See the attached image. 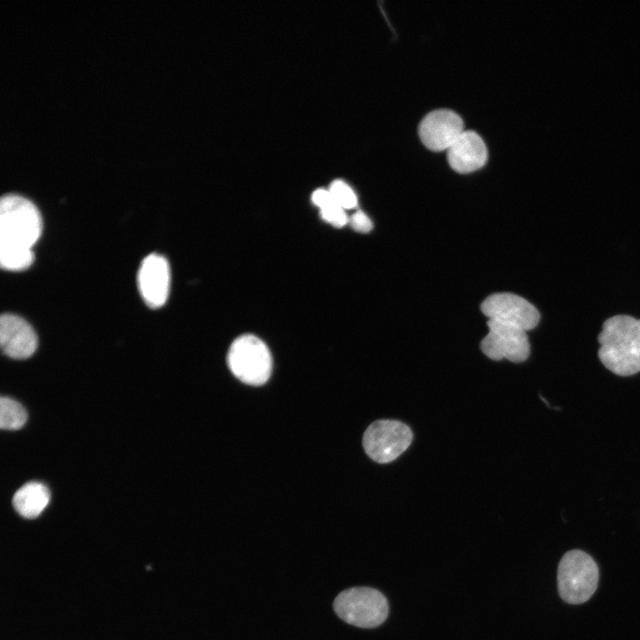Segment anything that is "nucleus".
<instances>
[{"label":"nucleus","instance_id":"39448f33","mask_svg":"<svg viewBox=\"0 0 640 640\" xmlns=\"http://www.w3.org/2000/svg\"><path fill=\"white\" fill-rule=\"evenodd\" d=\"M228 364L242 382L259 386L270 377L272 358L268 348L260 339L245 334L232 342L228 353Z\"/></svg>","mask_w":640,"mask_h":640},{"label":"nucleus","instance_id":"f03ea898","mask_svg":"<svg viewBox=\"0 0 640 640\" xmlns=\"http://www.w3.org/2000/svg\"><path fill=\"white\" fill-rule=\"evenodd\" d=\"M598 342V357L609 371L620 376L640 372V319L628 315L608 318Z\"/></svg>","mask_w":640,"mask_h":640},{"label":"nucleus","instance_id":"0eeeda50","mask_svg":"<svg viewBox=\"0 0 640 640\" xmlns=\"http://www.w3.org/2000/svg\"><path fill=\"white\" fill-rule=\"evenodd\" d=\"M482 312L489 320L514 326L525 332L540 321L538 309L525 299L513 293H495L481 304Z\"/></svg>","mask_w":640,"mask_h":640},{"label":"nucleus","instance_id":"6e6552de","mask_svg":"<svg viewBox=\"0 0 640 640\" xmlns=\"http://www.w3.org/2000/svg\"><path fill=\"white\" fill-rule=\"evenodd\" d=\"M489 332L481 342V349L492 360L503 358L514 363L526 360L530 343L526 332L492 320L487 322Z\"/></svg>","mask_w":640,"mask_h":640},{"label":"nucleus","instance_id":"7ed1b4c3","mask_svg":"<svg viewBox=\"0 0 640 640\" xmlns=\"http://www.w3.org/2000/svg\"><path fill=\"white\" fill-rule=\"evenodd\" d=\"M598 578V567L588 554L570 550L563 556L557 569L559 596L568 604H583L595 593Z\"/></svg>","mask_w":640,"mask_h":640},{"label":"nucleus","instance_id":"f3484780","mask_svg":"<svg viewBox=\"0 0 640 640\" xmlns=\"http://www.w3.org/2000/svg\"><path fill=\"white\" fill-rule=\"evenodd\" d=\"M352 228L359 233H368L372 228L370 218L362 211H356L349 219Z\"/></svg>","mask_w":640,"mask_h":640},{"label":"nucleus","instance_id":"9d476101","mask_svg":"<svg viewBox=\"0 0 640 640\" xmlns=\"http://www.w3.org/2000/svg\"><path fill=\"white\" fill-rule=\"evenodd\" d=\"M170 279V267L163 255L151 253L142 260L138 272V287L149 308H157L165 303Z\"/></svg>","mask_w":640,"mask_h":640},{"label":"nucleus","instance_id":"4468645a","mask_svg":"<svg viewBox=\"0 0 640 640\" xmlns=\"http://www.w3.org/2000/svg\"><path fill=\"white\" fill-rule=\"evenodd\" d=\"M28 414L17 401L2 396L0 399V427L4 430H17L26 423Z\"/></svg>","mask_w":640,"mask_h":640},{"label":"nucleus","instance_id":"ddd939ff","mask_svg":"<svg viewBox=\"0 0 640 640\" xmlns=\"http://www.w3.org/2000/svg\"><path fill=\"white\" fill-rule=\"evenodd\" d=\"M50 492L40 482H28L14 493L12 505L15 510L25 518L37 517L50 501Z\"/></svg>","mask_w":640,"mask_h":640},{"label":"nucleus","instance_id":"f8f14e48","mask_svg":"<svg viewBox=\"0 0 640 640\" xmlns=\"http://www.w3.org/2000/svg\"><path fill=\"white\" fill-rule=\"evenodd\" d=\"M487 156L484 141L472 130H465L447 149L450 166L460 173L480 169L486 163Z\"/></svg>","mask_w":640,"mask_h":640},{"label":"nucleus","instance_id":"dca6fc26","mask_svg":"<svg viewBox=\"0 0 640 640\" xmlns=\"http://www.w3.org/2000/svg\"><path fill=\"white\" fill-rule=\"evenodd\" d=\"M323 219L334 227L341 228L348 222L345 209L340 206L333 199L320 207Z\"/></svg>","mask_w":640,"mask_h":640},{"label":"nucleus","instance_id":"423d86ee","mask_svg":"<svg viewBox=\"0 0 640 640\" xmlns=\"http://www.w3.org/2000/svg\"><path fill=\"white\" fill-rule=\"evenodd\" d=\"M412 432L404 423L395 420H379L364 431L363 446L375 462L388 463L407 450Z\"/></svg>","mask_w":640,"mask_h":640},{"label":"nucleus","instance_id":"9b49d317","mask_svg":"<svg viewBox=\"0 0 640 640\" xmlns=\"http://www.w3.org/2000/svg\"><path fill=\"white\" fill-rule=\"evenodd\" d=\"M0 344L4 355L13 359H26L37 348V336L22 317L3 314L0 318Z\"/></svg>","mask_w":640,"mask_h":640},{"label":"nucleus","instance_id":"1a4fd4ad","mask_svg":"<svg viewBox=\"0 0 640 640\" xmlns=\"http://www.w3.org/2000/svg\"><path fill=\"white\" fill-rule=\"evenodd\" d=\"M419 135L423 144L431 150L448 148L465 131L462 118L453 110L438 108L428 113L419 124Z\"/></svg>","mask_w":640,"mask_h":640},{"label":"nucleus","instance_id":"20e7f679","mask_svg":"<svg viewBox=\"0 0 640 640\" xmlns=\"http://www.w3.org/2000/svg\"><path fill=\"white\" fill-rule=\"evenodd\" d=\"M333 608L341 620L363 628L380 626L388 614V603L383 594L367 587L340 592L334 600Z\"/></svg>","mask_w":640,"mask_h":640},{"label":"nucleus","instance_id":"f257e3e1","mask_svg":"<svg viewBox=\"0 0 640 640\" xmlns=\"http://www.w3.org/2000/svg\"><path fill=\"white\" fill-rule=\"evenodd\" d=\"M42 217L36 206L18 194L0 200V260L17 265L34 256L32 247L42 233Z\"/></svg>","mask_w":640,"mask_h":640},{"label":"nucleus","instance_id":"2eb2a0df","mask_svg":"<svg viewBox=\"0 0 640 640\" xmlns=\"http://www.w3.org/2000/svg\"><path fill=\"white\" fill-rule=\"evenodd\" d=\"M329 191L336 203L343 209H352L357 204V197L353 189L344 181L334 180Z\"/></svg>","mask_w":640,"mask_h":640}]
</instances>
